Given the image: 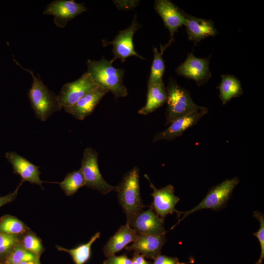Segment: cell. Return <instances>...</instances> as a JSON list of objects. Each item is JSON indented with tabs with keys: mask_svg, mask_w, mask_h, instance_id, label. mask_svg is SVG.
Segmentation results:
<instances>
[{
	"mask_svg": "<svg viewBox=\"0 0 264 264\" xmlns=\"http://www.w3.org/2000/svg\"><path fill=\"white\" fill-rule=\"evenodd\" d=\"M40 258L26 250L20 242L15 246L2 264H20L25 261L39 260Z\"/></svg>",
	"mask_w": 264,
	"mask_h": 264,
	"instance_id": "obj_28",
	"label": "cell"
},
{
	"mask_svg": "<svg viewBox=\"0 0 264 264\" xmlns=\"http://www.w3.org/2000/svg\"><path fill=\"white\" fill-rule=\"evenodd\" d=\"M132 262V264H152L143 256L136 252H134Z\"/></svg>",
	"mask_w": 264,
	"mask_h": 264,
	"instance_id": "obj_34",
	"label": "cell"
},
{
	"mask_svg": "<svg viewBox=\"0 0 264 264\" xmlns=\"http://www.w3.org/2000/svg\"><path fill=\"white\" fill-rule=\"evenodd\" d=\"M138 234L129 224L121 226L104 246V255L109 257L125 248L136 239Z\"/></svg>",
	"mask_w": 264,
	"mask_h": 264,
	"instance_id": "obj_19",
	"label": "cell"
},
{
	"mask_svg": "<svg viewBox=\"0 0 264 264\" xmlns=\"http://www.w3.org/2000/svg\"><path fill=\"white\" fill-rule=\"evenodd\" d=\"M139 172L135 166L123 176L120 183L116 186L118 199L126 215L127 222L145 206L142 202L139 185Z\"/></svg>",
	"mask_w": 264,
	"mask_h": 264,
	"instance_id": "obj_4",
	"label": "cell"
},
{
	"mask_svg": "<svg viewBox=\"0 0 264 264\" xmlns=\"http://www.w3.org/2000/svg\"><path fill=\"white\" fill-rule=\"evenodd\" d=\"M14 61L32 76V83L28 96L36 117L45 121L53 113L61 110L62 108L59 104L57 95L44 84L39 76H36L32 70L23 67L15 60Z\"/></svg>",
	"mask_w": 264,
	"mask_h": 264,
	"instance_id": "obj_2",
	"label": "cell"
},
{
	"mask_svg": "<svg viewBox=\"0 0 264 264\" xmlns=\"http://www.w3.org/2000/svg\"><path fill=\"white\" fill-rule=\"evenodd\" d=\"M145 177L149 181L150 186L153 190L151 194L153 201L151 206L155 213L163 219L173 213L177 215L179 211L176 209L175 206L180 199L174 194V186L169 184L161 189H157L147 175H145Z\"/></svg>",
	"mask_w": 264,
	"mask_h": 264,
	"instance_id": "obj_12",
	"label": "cell"
},
{
	"mask_svg": "<svg viewBox=\"0 0 264 264\" xmlns=\"http://www.w3.org/2000/svg\"><path fill=\"white\" fill-rule=\"evenodd\" d=\"M253 216L260 223L259 230L253 234L259 240L261 246L260 256L256 264H262L264 259V216L263 213L257 211L254 212Z\"/></svg>",
	"mask_w": 264,
	"mask_h": 264,
	"instance_id": "obj_29",
	"label": "cell"
},
{
	"mask_svg": "<svg viewBox=\"0 0 264 264\" xmlns=\"http://www.w3.org/2000/svg\"><path fill=\"white\" fill-rule=\"evenodd\" d=\"M100 236V232L95 233L88 242L80 245L75 248L66 249L58 245L56 246V248L59 251L69 253L75 264H84L90 258L92 244L99 238Z\"/></svg>",
	"mask_w": 264,
	"mask_h": 264,
	"instance_id": "obj_22",
	"label": "cell"
},
{
	"mask_svg": "<svg viewBox=\"0 0 264 264\" xmlns=\"http://www.w3.org/2000/svg\"><path fill=\"white\" fill-rule=\"evenodd\" d=\"M113 61L104 57L98 60L88 59V72L98 86L111 92L115 98L124 97L128 94L123 83L125 70L112 66Z\"/></svg>",
	"mask_w": 264,
	"mask_h": 264,
	"instance_id": "obj_1",
	"label": "cell"
},
{
	"mask_svg": "<svg viewBox=\"0 0 264 264\" xmlns=\"http://www.w3.org/2000/svg\"><path fill=\"white\" fill-rule=\"evenodd\" d=\"M154 9L161 18L165 27L170 32V39L167 44L160 45V51L164 52L174 41V34L179 27L185 25V12L169 0H156Z\"/></svg>",
	"mask_w": 264,
	"mask_h": 264,
	"instance_id": "obj_8",
	"label": "cell"
},
{
	"mask_svg": "<svg viewBox=\"0 0 264 264\" xmlns=\"http://www.w3.org/2000/svg\"><path fill=\"white\" fill-rule=\"evenodd\" d=\"M22 235L0 233V263H3L15 246L21 242Z\"/></svg>",
	"mask_w": 264,
	"mask_h": 264,
	"instance_id": "obj_27",
	"label": "cell"
},
{
	"mask_svg": "<svg viewBox=\"0 0 264 264\" xmlns=\"http://www.w3.org/2000/svg\"><path fill=\"white\" fill-rule=\"evenodd\" d=\"M166 241L165 234H138L133 243L130 246H127L125 249L128 251L138 253L145 258L154 259L160 254L161 249Z\"/></svg>",
	"mask_w": 264,
	"mask_h": 264,
	"instance_id": "obj_15",
	"label": "cell"
},
{
	"mask_svg": "<svg viewBox=\"0 0 264 264\" xmlns=\"http://www.w3.org/2000/svg\"><path fill=\"white\" fill-rule=\"evenodd\" d=\"M30 229L17 218L5 215L0 218V233L21 235Z\"/></svg>",
	"mask_w": 264,
	"mask_h": 264,
	"instance_id": "obj_24",
	"label": "cell"
},
{
	"mask_svg": "<svg viewBox=\"0 0 264 264\" xmlns=\"http://www.w3.org/2000/svg\"><path fill=\"white\" fill-rule=\"evenodd\" d=\"M185 16L186 22L184 26L188 40L195 44L207 37H214L218 34L212 20L197 18L185 12Z\"/></svg>",
	"mask_w": 264,
	"mask_h": 264,
	"instance_id": "obj_18",
	"label": "cell"
},
{
	"mask_svg": "<svg viewBox=\"0 0 264 264\" xmlns=\"http://www.w3.org/2000/svg\"><path fill=\"white\" fill-rule=\"evenodd\" d=\"M20 264H41L40 259L23 262Z\"/></svg>",
	"mask_w": 264,
	"mask_h": 264,
	"instance_id": "obj_35",
	"label": "cell"
},
{
	"mask_svg": "<svg viewBox=\"0 0 264 264\" xmlns=\"http://www.w3.org/2000/svg\"><path fill=\"white\" fill-rule=\"evenodd\" d=\"M167 108L166 125L180 117L198 111L204 108L196 104L189 92L181 87L172 77H170L166 88Z\"/></svg>",
	"mask_w": 264,
	"mask_h": 264,
	"instance_id": "obj_3",
	"label": "cell"
},
{
	"mask_svg": "<svg viewBox=\"0 0 264 264\" xmlns=\"http://www.w3.org/2000/svg\"><path fill=\"white\" fill-rule=\"evenodd\" d=\"M22 183L23 182L21 181L16 189L13 192L0 197V208L6 204L11 202L16 198L19 189Z\"/></svg>",
	"mask_w": 264,
	"mask_h": 264,
	"instance_id": "obj_32",
	"label": "cell"
},
{
	"mask_svg": "<svg viewBox=\"0 0 264 264\" xmlns=\"http://www.w3.org/2000/svg\"><path fill=\"white\" fill-rule=\"evenodd\" d=\"M137 1H123L125 4L122 3L120 1H113V2L119 9H129L135 7L136 6V3H138Z\"/></svg>",
	"mask_w": 264,
	"mask_h": 264,
	"instance_id": "obj_33",
	"label": "cell"
},
{
	"mask_svg": "<svg viewBox=\"0 0 264 264\" xmlns=\"http://www.w3.org/2000/svg\"><path fill=\"white\" fill-rule=\"evenodd\" d=\"M207 112L208 109L204 107L198 111L176 119L170 124V126L166 130L157 132L154 137L153 142L175 139L180 136L188 129L195 125Z\"/></svg>",
	"mask_w": 264,
	"mask_h": 264,
	"instance_id": "obj_14",
	"label": "cell"
},
{
	"mask_svg": "<svg viewBox=\"0 0 264 264\" xmlns=\"http://www.w3.org/2000/svg\"><path fill=\"white\" fill-rule=\"evenodd\" d=\"M163 53L161 51L159 52L156 47L154 48V59L148 85L163 81L162 77L165 69V62L162 57Z\"/></svg>",
	"mask_w": 264,
	"mask_h": 264,
	"instance_id": "obj_25",
	"label": "cell"
},
{
	"mask_svg": "<svg viewBox=\"0 0 264 264\" xmlns=\"http://www.w3.org/2000/svg\"><path fill=\"white\" fill-rule=\"evenodd\" d=\"M239 182L237 177L225 179L220 184L209 189L205 197L201 201L191 210L183 212L179 211L178 217L183 215L171 229L174 228L186 217L198 210L204 209H211L214 210H219L225 206L230 198L233 190Z\"/></svg>",
	"mask_w": 264,
	"mask_h": 264,
	"instance_id": "obj_5",
	"label": "cell"
},
{
	"mask_svg": "<svg viewBox=\"0 0 264 264\" xmlns=\"http://www.w3.org/2000/svg\"><path fill=\"white\" fill-rule=\"evenodd\" d=\"M60 186L66 196L73 195L81 187L86 185L83 175L79 169L68 173Z\"/></svg>",
	"mask_w": 264,
	"mask_h": 264,
	"instance_id": "obj_23",
	"label": "cell"
},
{
	"mask_svg": "<svg viewBox=\"0 0 264 264\" xmlns=\"http://www.w3.org/2000/svg\"><path fill=\"white\" fill-rule=\"evenodd\" d=\"M21 243L26 250L39 257L44 251L42 240L30 229L22 235Z\"/></svg>",
	"mask_w": 264,
	"mask_h": 264,
	"instance_id": "obj_26",
	"label": "cell"
},
{
	"mask_svg": "<svg viewBox=\"0 0 264 264\" xmlns=\"http://www.w3.org/2000/svg\"><path fill=\"white\" fill-rule=\"evenodd\" d=\"M141 27V24L137 21L135 14L129 26L120 30L112 41L109 42L106 39L102 40L104 46L109 45L112 46L113 61L119 59L122 62H124L127 58L131 56H135L142 60H145L136 52L133 43V35Z\"/></svg>",
	"mask_w": 264,
	"mask_h": 264,
	"instance_id": "obj_7",
	"label": "cell"
},
{
	"mask_svg": "<svg viewBox=\"0 0 264 264\" xmlns=\"http://www.w3.org/2000/svg\"><path fill=\"white\" fill-rule=\"evenodd\" d=\"M219 86V97L223 105H225L232 99L241 96L243 89L241 81L235 76L224 74Z\"/></svg>",
	"mask_w": 264,
	"mask_h": 264,
	"instance_id": "obj_21",
	"label": "cell"
},
{
	"mask_svg": "<svg viewBox=\"0 0 264 264\" xmlns=\"http://www.w3.org/2000/svg\"><path fill=\"white\" fill-rule=\"evenodd\" d=\"M109 92L105 88L97 87L73 105L64 109L66 112L82 120L93 112L101 100Z\"/></svg>",
	"mask_w": 264,
	"mask_h": 264,
	"instance_id": "obj_16",
	"label": "cell"
},
{
	"mask_svg": "<svg viewBox=\"0 0 264 264\" xmlns=\"http://www.w3.org/2000/svg\"><path fill=\"white\" fill-rule=\"evenodd\" d=\"M127 223L138 234L160 235L166 233L164 219L157 215L151 206L137 213Z\"/></svg>",
	"mask_w": 264,
	"mask_h": 264,
	"instance_id": "obj_13",
	"label": "cell"
},
{
	"mask_svg": "<svg viewBox=\"0 0 264 264\" xmlns=\"http://www.w3.org/2000/svg\"><path fill=\"white\" fill-rule=\"evenodd\" d=\"M86 11L84 3L73 0H56L47 5L43 14L53 15L56 25L63 28L76 16Z\"/></svg>",
	"mask_w": 264,
	"mask_h": 264,
	"instance_id": "obj_11",
	"label": "cell"
},
{
	"mask_svg": "<svg viewBox=\"0 0 264 264\" xmlns=\"http://www.w3.org/2000/svg\"><path fill=\"white\" fill-rule=\"evenodd\" d=\"M209 58H197L193 52L188 54L185 60L176 69L179 76L194 81L199 86L205 84L211 77Z\"/></svg>",
	"mask_w": 264,
	"mask_h": 264,
	"instance_id": "obj_10",
	"label": "cell"
},
{
	"mask_svg": "<svg viewBox=\"0 0 264 264\" xmlns=\"http://www.w3.org/2000/svg\"><path fill=\"white\" fill-rule=\"evenodd\" d=\"M97 87L85 72L78 79L63 85L57 95L59 104L62 108L70 107Z\"/></svg>",
	"mask_w": 264,
	"mask_h": 264,
	"instance_id": "obj_9",
	"label": "cell"
},
{
	"mask_svg": "<svg viewBox=\"0 0 264 264\" xmlns=\"http://www.w3.org/2000/svg\"><path fill=\"white\" fill-rule=\"evenodd\" d=\"M5 156L12 165L14 173L21 177V181H28L42 188V184L44 182L40 178L41 172L39 166L14 152H8Z\"/></svg>",
	"mask_w": 264,
	"mask_h": 264,
	"instance_id": "obj_17",
	"label": "cell"
},
{
	"mask_svg": "<svg viewBox=\"0 0 264 264\" xmlns=\"http://www.w3.org/2000/svg\"><path fill=\"white\" fill-rule=\"evenodd\" d=\"M80 170L87 187L96 190L102 194L115 191L116 186L108 183L102 176L98 164V153L93 148L85 149Z\"/></svg>",
	"mask_w": 264,
	"mask_h": 264,
	"instance_id": "obj_6",
	"label": "cell"
},
{
	"mask_svg": "<svg viewBox=\"0 0 264 264\" xmlns=\"http://www.w3.org/2000/svg\"><path fill=\"white\" fill-rule=\"evenodd\" d=\"M145 105L138 113L141 115L150 114L162 107L166 102V87L163 81L149 84Z\"/></svg>",
	"mask_w": 264,
	"mask_h": 264,
	"instance_id": "obj_20",
	"label": "cell"
},
{
	"mask_svg": "<svg viewBox=\"0 0 264 264\" xmlns=\"http://www.w3.org/2000/svg\"><path fill=\"white\" fill-rule=\"evenodd\" d=\"M0 264H3L2 263H0Z\"/></svg>",
	"mask_w": 264,
	"mask_h": 264,
	"instance_id": "obj_36",
	"label": "cell"
},
{
	"mask_svg": "<svg viewBox=\"0 0 264 264\" xmlns=\"http://www.w3.org/2000/svg\"><path fill=\"white\" fill-rule=\"evenodd\" d=\"M190 263H180L176 257H172L159 254L154 259L152 264H186Z\"/></svg>",
	"mask_w": 264,
	"mask_h": 264,
	"instance_id": "obj_31",
	"label": "cell"
},
{
	"mask_svg": "<svg viewBox=\"0 0 264 264\" xmlns=\"http://www.w3.org/2000/svg\"><path fill=\"white\" fill-rule=\"evenodd\" d=\"M103 264H132V259H130L126 254L120 256L115 255L108 257Z\"/></svg>",
	"mask_w": 264,
	"mask_h": 264,
	"instance_id": "obj_30",
	"label": "cell"
}]
</instances>
